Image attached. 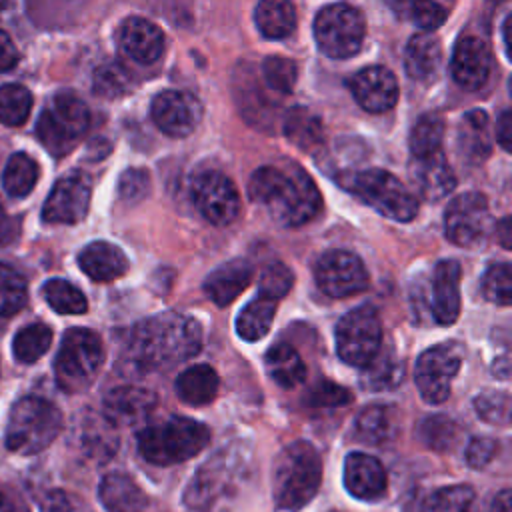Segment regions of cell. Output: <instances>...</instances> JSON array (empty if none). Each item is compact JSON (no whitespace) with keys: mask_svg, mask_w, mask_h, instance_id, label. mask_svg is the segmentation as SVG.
<instances>
[{"mask_svg":"<svg viewBox=\"0 0 512 512\" xmlns=\"http://www.w3.org/2000/svg\"><path fill=\"white\" fill-rule=\"evenodd\" d=\"M200 344L202 330L194 318L164 312L146 318L132 330L126 358L140 372H162L198 354Z\"/></svg>","mask_w":512,"mask_h":512,"instance_id":"obj_1","label":"cell"},{"mask_svg":"<svg viewBox=\"0 0 512 512\" xmlns=\"http://www.w3.org/2000/svg\"><path fill=\"white\" fill-rule=\"evenodd\" d=\"M248 194L254 202L282 226L294 228L312 220L322 204L314 180L296 164L262 166L248 182Z\"/></svg>","mask_w":512,"mask_h":512,"instance_id":"obj_2","label":"cell"},{"mask_svg":"<svg viewBox=\"0 0 512 512\" xmlns=\"http://www.w3.org/2000/svg\"><path fill=\"white\" fill-rule=\"evenodd\" d=\"M322 460L306 440H296L280 450L272 468V498L280 510H300L318 492Z\"/></svg>","mask_w":512,"mask_h":512,"instance_id":"obj_3","label":"cell"},{"mask_svg":"<svg viewBox=\"0 0 512 512\" xmlns=\"http://www.w3.org/2000/svg\"><path fill=\"white\" fill-rule=\"evenodd\" d=\"M208 428L192 418L174 416L156 426H146L138 434L140 456L156 466H170L184 462L208 444Z\"/></svg>","mask_w":512,"mask_h":512,"instance_id":"obj_4","label":"cell"},{"mask_svg":"<svg viewBox=\"0 0 512 512\" xmlns=\"http://www.w3.org/2000/svg\"><path fill=\"white\" fill-rule=\"evenodd\" d=\"M62 430L60 410L38 396L18 400L8 416L6 446L16 454H36L56 440Z\"/></svg>","mask_w":512,"mask_h":512,"instance_id":"obj_5","label":"cell"},{"mask_svg":"<svg viewBox=\"0 0 512 512\" xmlns=\"http://www.w3.org/2000/svg\"><path fill=\"white\" fill-rule=\"evenodd\" d=\"M104 362L102 340L88 328H72L64 334L56 354V382L64 392H84L98 376Z\"/></svg>","mask_w":512,"mask_h":512,"instance_id":"obj_6","label":"cell"},{"mask_svg":"<svg viewBox=\"0 0 512 512\" xmlns=\"http://www.w3.org/2000/svg\"><path fill=\"white\" fill-rule=\"evenodd\" d=\"M88 106L72 92H60L44 108L36 122V134L54 156H64L88 130Z\"/></svg>","mask_w":512,"mask_h":512,"instance_id":"obj_7","label":"cell"},{"mask_svg":"<svg viewBox=\"0 0 512 512\" xmlns=\"http://www.w3.org/2000/svg\"><path fill=\"white\" fill-rule=\"evenodd\" d=\"M348 188L386 218L408 222L418 212L414 194L390 172L368 168L350 176Z\"/></svg>","mask_w":512,"mask_h":512,"instance_id":"obj_8","label":"cell"},{"mask_svg":"<svg viewBox=\"0 0 512 512\" xmlns=\"http://www.w3.org/2000/svg\"><path fill=\"white\" fill-rule=\"evenodd\" d=\"M382 344V322L372 306H358L344 314L336 326V352L356 368H366Z\"/></svg>","mask_w":512,"mask_h":512,"instance_id":"obj_9","label":"cell"},{"mask_svg":"<svg viewBox=\"0 0 512 512\" xmlns=\"http://www.w3.org/2000/svg\"><path fill=\"white\" fill-rule=\"evenodd\" d=\"M364 18L348 4H330L316 14L314 38L330 58H350L364 42Z\"/></svg>","mask_w":512,"mask_h":512,"instance_id":"obj_10","label":"cell"},{"mask_svg":"<svg viewBox=\"0 0 512 512\" xmlns=\"http://www.w3.org/2000/svg\"><path fill=\"white\" fill-rule=\"evenodd\" d=\"M462 352L454 344H438L420 354L414 380L420 396L430 404H440L450 396L452 382L460 370Z\"/></svg>","mask_w":512,"mask_h":512,"instance_id":"obj_11","label":"cell"},{"mask_svg":"<svg viewBox=\"0 0 512 512\" xmlns=\"http://www.w3.org/2000/svg\"><path fill=\"white\" fill-rule=\"evenodd\" d=\"M490 224L488 200L480 192H464L456 196L444 214V232L446 238L458 246L472 248L478 246Z\"/></svg>","mask_w":512,"mask_h":512,"instance_id":"obj_12","label":"cell"},{"mask_svg":"<svg viewBox=\"0 0 512 512\" xmlns=\"http://www.w3.org/2000/svg\"><path fill=\"white\" fill-rule=\"evenodd\" d=\"M314 278L318 288L332 298H346L368 288L370 278L364 262L348 250H330L320 256Z\"/></svg>","mask_w":512,"mask_h":512,"instance_id":"obj_13","label":"cell"},{"mask_svg":"<svg viewBox=\"0 0 512 512\" xmlns=\"http://www.w3.org/2000/svg\"><path fill=\"white\" fill-rule=\"evenodd\" d=\"M196 210L214 226L230 224L240 210V196L234 182L218 170H206L192 182Z\"/></svg>","mask_w":512,"mask_h":512,"instance_id":"obj_14","label":"cell"},{"mask_svg":"<svg viewBox=\"0 0 512 512\" xmlns=\"http://www.w3.org/2000/svg\"><path fill=\"white\" fill-rule=\"evenodd\" d=\"M90 178L82 172H72L60 178L48 194L42 218L48 224H76L80 222L90 206Z\"/></svg>","mask_w":512,"mask_h":512,"instance_id":"obj_15","label":"cell"},{"mask_svg":"<svg viewBox=\"0 0 512 512\" xmlns=\"http://www.w3.org/2000/svg\"><path fill=\"white\" fill-rule=\"evenodd\" d=\"M154 124L172 138L188 136L202 118L200 102L180 90L160 92L150 106Z\"/></svg>","mask_w":512,"mask_h":512,"instance_id":"obj_16","label":"cell"},{"mask_svg":"<svg viewBox=\"0 0 512 512\" xmlns=\"http://www.w3.org/2000/svg\"><path fill=\"white\" fill-rule=\"evenodd\" d=\"M350 90L356 102L374 114L394 108L398 100L396 76L384 66H368L356 72L350 80Z\"/></svg>","mask_w":512,"mask_h":512,"instance_id":"obj_17","label":"cell"},{"mask_svg":"<svg viewBox=\"0 0 512 512\" xmlns=\"http://www.w3.org/2000/svg\"><path fill=\"white\" fill-rule=\"evenodd\" d=\"M156 408V394L140 386L112 388L102 402V414L108 424L132 426L144 422Z\"/></svg>","mask_w":512,"mask_h":512,"instance_id":"obj_18","label":"cell"},{"mask_svg":"<svg viewBox=\"0 0 512 512\" xmlns=\"http://www.w3.org/2000/svg\"><path fill=\"white\" fill-rule=\"evenodd\" d=\"M408 174H410V180H412L416 192L424 200H430V202L442 200L456 186L454 172L448 166L442 150L412 156V160L408 164Z\"/></svg>","mask_w":512,"mask_h":512,"instance_id":"obj_19","label":"cell"},{"mask_svg":"<svg viewBox=\"0 0 512 512\" xmlns=\"http://www.w3.org/2000/svg\"><path fill=\"white\" fill-rule=\"evenodd\" d=\"M116 42L122 54L138 64H152L164 50V34L160 28L140 16H130L118 26Z\"/></svg>","mask_w":512,"mask_h":512,"instance_id":"obj_20","label":"cell"},{"mask_svg":"<svg viewBox=\"0 0 512 512\" xmlns=\"http://www.w3.org/2000/svg\"><path fill=\"white\" fill-rule=\"evenodd\" d=\"M490 50L476 36H462L452 54V78L464 90H478L490 76Z\"/></svg>","mask_w":512,"mask_h":512,"instance_id":"obj_21","label":"cell"},{"mask_svg":"<svg viewBox=\"0 0 512 512\" xmlns=\"http://www.w3.org/2000/svg\"><path fill=\"white\" fill-rule=\"evenodd\" d=\"M344 486L354 498L378 500L388 486L386 470L374 456L352 452L344 462Z\"/></svg>","mask_w":512,"mask_h":512,"instance_id":"obj_22","label":"cell"},{"mask_svg":"<svg viewBox=\"0 0 512 512\" xmlns=\"http://www.w3.org/2000/svg\"><path fill=\"white\" fill-rule=\"evenodd\" d=\"M432 316L438 324H452L460 314V264L440 260L432 272Z\"/></svg>","mask_w":512,"mask_h":512,"instance_id":"obj_23","label":"cell"},{"mask_svg":"<svg viewBox=\"0 0 512 512\" xmlns=\"http://www.w3.org/2000/svg\"><path fill=\"white\" fill-rule=\"evenodd\" d=\"M98 498L108 512H144L148 498L136 480L124 472H110L98 486Z\"/></svg>","mask_w":512,"mask_h":512,"instance_id":"obj_24","label":"cell"},{"mask_svg":"<svg viewBox=\"0 0 512 512\" xmlns=\"http://www.w3.org/2000/svg\"><path fill=\"white\" fill-rule=\"evenodd\" d=\"M250 280H252L250 264L246 260H230L226 264H220L206 276L204 292L214 304L226 306L234 302L236 296H240V292H244Z\"/></svg>","mask_w":512,"mask_h":512,"instance_id":"obj_25","label":"cell"},{"mask_svg":"<svg viewBox=\"0 0 512 512\" xmlns=\"http://www.w3.org/2000/svg\"><path fill=\"white\" fill-rule=\"evenodd\" d=\"M78 266L96 282H110L128 270L124 252L110 242H92L78 254Z\"/></svg>","mask_w":512,"mask_h":512,"instance_id":"obj_26","label":"cell"},{"mask_svg":"<svg viewBox=\"0 0 512 512\" xmlns=\"http://www.w3.org/2000/svg\"><path fill=\"white\" fill-rule=\"evenodd\" d=\"M442 60L440 40L432 32H420L412 36L404 50V68L412 80H430Z\"/></svg>","mask_w":512,"mask_h":512,"instance_id":"obj_27","label":"cell"},{"mask_svg":"<svg viewBox=\"0 0 512 512\" xmlns=\"http://www.w3.org/2000/svg\"><path fill=\"white\" fill-rule=\"evenodd\" d=\"M398 418L392 406H366L354 426V434L360 442L370 446H384L396 438Z\"/></svg>","mask_w":512,"mask_h":512,"instance_id":"obj_28","label":"cell"},{"mask_svg":"<svg viewBox=\"0 0 512 512\" xmlns=\"http://www.w3.org/2000/svg\"><path fill=\"white\" fill-rule=\"evenodd\" d=\"M218 374L208 364H194L176 378V394L190 406H204L218 394Z\"/></svg>","mask_w":512,"mask_h":512,"instance_id":"obj_29","label":"cell"},{"mask_svg":"<svg viewBox=\"0 0 512 512\" xmlns=\"http://www.w3.org/2000/svg\"><path fill=\"white\" fill-rule=\"evenodd\" d=\"M254 20L266 38L280 40L294 32L296 8L292 0H260L254 10Z\"/></svg>","mask_w":512,"mask_h":512,"instance_id":"obj_30","label":"cell"},{"mask_svg":"<svg viewBox=\"0 0 512 512\" xmlns=\"http://www.w3.org/2000/svg\"><path fill=\"white\" fill-rule=\"evenodd\" d=\"M266 370L282 388H294L304 382L306 366L294 346L280 342L266 352Z\"/></svg>","mask_w":512,"mask_h":512,"instance_id":"obj_31","label":"cell"},{"mask_svg":"<svg viewBox=\"0 0 512 512\" xmlns=\"http://www.w3.org/2000/svg\"><path fill=\"white\" fill-rule=\"evenodd\" d=\"M458 150L462 156L480 162L490 152V122L484 110H470L458 128Z\"/></svg>","mask_w":512,"mask_h":512,"instance_id":"obj_32","label":"cell"},{"mask_svg":"<svg viewBox=\"0 0 512 512\" xmlns=\"http://www.w3.org/2000/svg\"><path fill=\"white\" fill-rule=\"evenodd\" d=\"M274 314H276V300L258 294V298L248 302L242 308L240 316L236 318L238 336L248 342H256L264 338L272 326Z\"/></svg>","mask_w":512,"mask_h":512,"instance_id":"obj_33","label":"cell"},{"mask_svg":"<svg viewBox=\"0 0 512 512\" xmlns=\"http://www.w3.org/2000/svg\"><path fill=\"white\" fill-rule=\"evenodd\" d=\"M284 134L298 148L312 150L322 142V124L318 116H314L308 108L296 106L288 110L284 118Z\"/></svg>","mask_w":512,"mask_h":512,"instance_id":"obj_34","label":"cell"},{"mask_svg":"<svg viewBox=\"0 0 512 512\" xmlns=\"http://www.w3.org/2000/svg\"><path fill=\"white\" fill-rule=\"evenodd\" d=\"M398 18L410 20L414 26L432 32L446 20V10L436 0H386Z\"/></svg>","mask_w":512,"mask_h":512,"instance_id":"obj_35","label":"cell"},{"mask_svg":"<svg viewBox=\"0 0 512 512\" xmlns=\"http://www.w3.org/2000/svg\"><path fill=\"white\" fill-rule=\"evenodd\" d=\"M36 180H38V164L24 152L12 154L2 176L6 192L16 198L28 196L36 186Z\"/></svg>","mask_w":512,"mask_h":512,"instance_id":"obj_36","label":"cell"},{"mask_svg":"<svg viewBox=\"0 0 512 512\" xmlns=\"http://www.w3.org/2000/svg\"><path fill=\"white\" fill-rule=\"evenodd\" d=\"M422 512H476V494L464 484L444 486L426 498Z\"/></svg>","mask_w":512,"mask_h":512,"instance_id":"obj_37","label":"cell"},{"mask_svg":"<svg viewBox=\"0 0 512 512\" xmlns=\"http://www.w3.org/2000/svg\"><path fill=\"white\" fill-rule=\"evenodd\" d=\"M52 342V330L46 324H28L12 340V352L18 362L32 364L46 354Z\"/></svg>","mask_w":512,"mask_h":512,"instance_id":"obj_38","label":"cell"},{"mask_svg":"<svg viewBox=\"0 0 512 512\" xmlns=\"http://www.w3.org/2000/svg\"><path fill=\"white\" fill-rule=\"evenodd\" d=\"M32 94L20 84L0 86V122L6 126H22L32 112Z\"/></svg>","mask_w":512,"mask_h":512,"instance_id":"obj_39","label":"cell"},{"mask_svg":"<svg viewBox=\"0 0 512 512\" xmlns=\"http://www.w3.org/2000/svg\"><path fill=\"white\" fill-rule=\"evenodd\" d=\"M42 294L50 308H54L60 314H82L88 308L84 294L74 284L62 278L48 280L42 288Z\"/></svg>","mask_w":512,"mask_h":512,"instance_id":"obj_40","label":"cell"},{"mask_svg":"<svg viewBox=\"0 0 512 512\" xmlns=\"http://www.w3.org/2000/svg\"><path fill=\"white\" fill-rule=\"evenodd\" d=\"M444 138V122L436 114H424L416 120L410 132V152L412 156L430 154L442 150Z\"/></svg>","mask_w":512,"mask_h":512,"instance_id":"obj_41","label":"cell"},{"mask_svg":"<svg viewBox=\"0 0 512 512\" xmlns=\"http://www.w3.org/2000/svg\"><path fill=\"white\" fill-rule=\"evenodd\" d=\"M26 304V280L24 276L0 262V316H12Z\"/></svg>","mask_w":512,"mask_h":512,"instance_id":"obj_42","label":"cell"},{"mask_svg":"<svg viewBox=\"0 0 512 512\" xmlns=\"http://www.w3.org/2000/svg\"><path fill=\"white\" fill-rule=\"evenodd\" d=\"M130 80H132L130 72L122 64L108 62V64H102L100 68H96L92 88L102 98H118L124 92H128Z\"/></svg>","mask_w":512,"mask_h":512,"instance_id":"obj_43","label":"cell"},{"mask_svg":"<svg viewBox=\"0 0 512 512\" xmlns=\"http://www.w3.org/2000/svg\"><path fill=\"white\" fill-rule=\"evenodd\" d=\"M262 78L266 86L278 94H286L298 80V68L290 58L268 56L262 62Z\"/></svg>","mask_w":512,"mask_h":512,"instance_id":"obj_44","label":"cell"},{"mask_svg":"<svg viewBox=\"0 0 512 512\" xmlns=\"http://www.w3.org/2000/svg\"><path fill=\"white\" fill-rule=\"evenodd\" d=\"M482 294L486 300L508 306L512 300V274H510V264L508 262H498L492 264L482 280Z\"/></svg>","mask_w":512,"mask_h":512,"instance_id":"obj_45","label":"cell"},{"mask_svg":"<svg viewBox=\"0 0 512 512\" xmlns=\"http://www.w3.org/2000/svg\"><path fill=\"white\" fill-rule=\"evenodd\" d=\"M292 282H294V274L286 264L270 262L260 274L258 294L278 302L292 288Z\"/></svg>","mask_w":512,"mask_h":512,"instance_id":"obj_46","label":"cell"},{"mask_svg":"<svg viewBox=\"0 0 512 512\" xmlns=\"http://www.w3.org/2000/svg\"><path fill=\"white\" fill-rule=\"evenodd\" d=\"M476 414L492 424H508L510 396L506 392H484L474 398Z\"/></svg>","mask_w":512,"mask_h":512,"instance_id":"obj_47","label":"cell"},{"mask_svg":"<svg viewBox=\"0 0 512 512\" xmlns=\"http://www.w3.org/2000/svg\"><path fill=\"white\" fill-rule=\"evenodd\" d=\"M402 380V368L398 370L396 360L392 358H376L366 366V378L362 380L364 386L370 388H388Z\"/></svg>","mask_w":512,"mask_h":512,"instance_id":"obj_48","label":"cell"},{"mask_svg":"<svg viewBox=\"0 0 512 512\" xmlns=\"http://www.w3.org/2000/svg\"><path fill=\"white\" fill-rule=\"evenodd\" d=\"M454 434H456V426L446 416H432L422 422V438L426 440L428 446L436 450L448 448L454 440Z\"/></svg>","mask_w":512,"mask_h":512,"instance_id":"obj_49","label":"cell"},{"mask_svg":"<svg viewBox=\"0 0 512 512\" xmlns=\"http://www.w3.org/2000/svg\"><path fill=\"white\" fill-rule=\"evenodd\" d=\"M498 452V442L488 436H476L466 448V460L472 468H484Z\"/></svg>","mask_w":512,"mask_h":512,"instance_id":"obj_50","label":"cell"},{"mask_svg":"<svg viewBox=\"0 0 512 512\" xmlns=\"http://www.w3.org/2000/svg\"><path fill=\"white\" fill-rule=\"evenodd\" d=\"M350 392L338 384H332V382H322L318 384L312 394H310V400L314 406H340V404H346L350 402Z\"/></svg>","mask_w":512,"mask_h":512,"instance_id":"obj_51","label":"cell"},{"mask_svg":"<svg viewBox=\"0 0 512 512\" xmlns=\"http://www.w3.org/2000/svg\"><path fill=\"white\" fill-rule=\"evenodd\" d=\"M120 196L124 200H138L148 190V174L144 170H128L120 178Z\"/></svg>","mask_w":512,"mask_h":512,"instance_id":"obj_52","label":"cell"},{"mask_svg":"<svg viewBox=\"0 0 512 512\" xmlns=\"http://www.w3.org/2000/svg\"><path fill=\"white\" fill-rule=\"evenodd\" d=\"M44 512H88V508L66 492H52L44 504Z\"/></svg>","mask_w":512,"mask_h":512,"instance_id":"obj_53","label":"cell"},{"mask_svg":"<svg viewBox=\"0 0 512 512\" xmlns=\"http://www.w3.org/2000/svg\"><path fill=\"white\" fill-rule=\"evenodd\" d=\"M18 50L12 42V38L0 30V72H8L18 64Z\"/></svg>","mask_w":512,"mask_h":512,"instance_id":"obj_54","label":"cell"},{"mask_svg":"<svg viewBox=\"0 0 512 512\" xmlns=\"http://www.w3.org/2000/svg\"><path fill=\"white\" fill-rule=\"evenodd\" d=\"M18 220L6 214L2 202H0V248L12 244L18 238Z\"/></svg>","mask_w":512,"mask_h":512,"instance_id":"obj_55","label":"cell"},{"mask_svg":"<svg viewBox=\"0 0 512 512\" xmlns=\"http://www.w3.org/2000/svg\"><path fill=\"white\" fill-rule=\"evenodd\" d=\"M496 140L504 150H510L512 144V112L504 110L496 120Z\"/></svg>","mask_w":512,"mask_h":512,"instance_id":"obj_56","label":"cell"},{"mask_svg":"<svg viewBox=\"0 0 512 512\" xmlns=\"http://www.w3.org/2000/svg\"><path fill=\"white\" fill-rule=\"evenodd\" d=\"M490 512H512V494L508 488H504L502 492L496 494Z\"/></svg>","mask_w":512,"mask_h":512,"instance_id":"obj_57","label":"cell"},{"mask_svg":"<svg viewBox=\"0 0 512 512\" xmlns=\"http://www.w3.org/2000/svg\"><path fill=\"white\" fill-rule=\"evenodd\" d=\"M496 230H500V242L506 250H510V218H502L496 226Z\"/></svg>","mask_w":512,"mask_h":512,"instance_id":"obj_58","label":"cell"},{"mask_svg":"<svg viewBox=\"0 0 512 512\" xmlns=\"http://www.w3.org/2000/svg\"><path fill=\"white\" fill-rule=\"evenodd\" d=\"M494 372H496L498 378H508V376H510V366H508V358H506V356H502V358L496 360Z\"/></svg>","mask_w":512,"mask_h":512,"instance_id":"obj_59","label":"cell"},{"mask_svg":"<svg viewBox=\"0 0 512 512\" xmlns=\"http://www.w3.org/2000/svg\"><path fill=\"white\" fill-rule=\"evenodd\" d=\"M510 22H512V18L510 16H506V20H504V24H502V36H504V50H506V54L510 56V48H512V44H510Z\"/></svg>","mask_w":512,"mask_h":512,"instance_id":"obj_60","label":"cell"},{"mask_svg":"<svg viewBox=\"0 0 512 512\" xmlns=\"http://www.w3.org/2000/svg\"><path fill=\"white\" fill-rule=\"evenodd\" d=\"M0 512H18L14 502L6 494H2V492H0Z\"/></svg>","mask_w":512,"mask_h":512,"instance_id":"obj_61","label":"cell"}]
</instances>
